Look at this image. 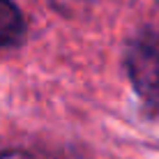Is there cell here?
I'll list each match as a JSON object with an SVG mask.
<instances>
[{
  "label": "cell",
  "mask_w": 159,
  "mask_h": 159,
  "mask_svg": "<svg viewBox=\"0 0 159 159\" xmlns=\"http://www.w3.org/2000/svg\"><path fill=\"white\" fill-rule=\"evenodd\" d=\"M125 65L145 108L159 113V32L143 30L131 37L125 51Z\"/></svg>",
  "instance_id": "6da1fadb"
},
{
  "label": "cell",
  "mask_w": 159,
  "mask_h": 159,
  "mask_svg": "<svg viewBox=\"0 0 159 159\" xmlns=\"http://www.w3.org/2000/svg\"><path fill=\"white\" fill-rule=\"evenodd\" d=\"M25 35L23 14L12 0H0V46H14Z\"/></svg>",
  "instance_id": "7a4b0ae2"
},
{
  "label": "cell",
  "mask_w": 159,
  "mask_h": 159,
  "mask_svg": "<svg viewBox=\"0 0 159 159\" xmlns=\"http://www.w3.org/2000/svg\"><path fill=\"white\" fill-rule=\"evenodd\" d=\"M0 159H35V157L21 150H7V152H0Z\"/></svg>",
  "instance_id": "3957f363"
}]
</instances>
